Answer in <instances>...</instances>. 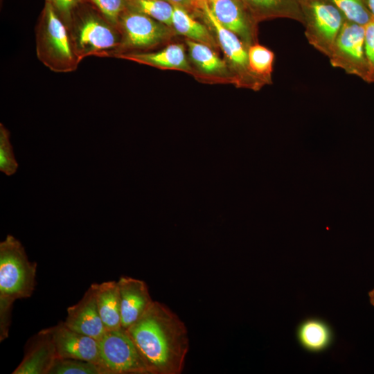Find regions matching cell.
<instances>
[{
  "mask_svg": "<svg viewBox=\"0 0 374 374\" xmlns=\"http://www.w3.org/2000/svg\"><path fill=\"white\" fill-rule=\"evenodd\" d=\"M110 22L118 26L121 14L127 8L126 0H89Z\"/></svg>",
  "mask_w": 374,
  "mask_h": 374,
  "instance_id": "cell-26",
  "label": "cell"
},
{
  "mask_svg": "<svg viewBox=\"0 0 374 374\" xmlns=\"http://www.w3.org/2000/svg\"><path fill=\"white\" fill-rule=\"evenodd\" d=\"M48 329L55 342L57 358L89 361L100 366L98 340L71 329L64 321Z\"/></svg>",
  "mask_w": 374,
  "mask_h": 374,
  "instance_id": "cell-12",
  "label": "cell"
},
{
  "mask_svg": "<svg viewBox=\"0 0 374 374\" xmlns=\"http://www.w3.org/2000/svg\"><path fill=\"white\" fill-rule=\"evenodd\" d=\"M334 4L352 22L365 26L372 19L366 0H327Z\"/></svg>",
  "mask_w": 374,
  "mask_h": 374,
  "instance_id": "cell-23",
  "label": "cell"
},
{
  "mask_svg": "<svg viewBox=\"0 0 374 374\" xmlns=\"http://www.w3.org/2000/svg\"><path fill=\"white\" fill-rule=\"evenodd\" d=\"M35 45L38 60L53 72L74 71L81 62L74 51L66 25L51 1H46L37 26Z\"/></svg>",
  "mask_w": 374,
  "mask_h": 374,
  "instance_id": "cell-3",
  "label": "cell"
},
{
  "mask_svg": "<svg viewBox=\"0 0 374 374\" xmlns=\"http://www.w3.org/2000/svg\"><path fill=\"white\" fill-rule=\"evenodd\" d=\"M142 355L150 374H180L189 348L187 328L165 304L152 303L126 330Z\"/></svg>",
  "mask_w": 374,
  "mask_h": 374,
  "instance_id": "cell-1",
  "label": "cell"
},
{
  "mask_svg": "<svg viewBox=\"0 0 374 374\" xmlns=\"http://www.w3.org/2000/svg\"><path fill=\"white\" fill-rule=\"evenodd\" d=\"M217 20L249 48L258 42V24L243 0H208Z\"/></svg>",
  "mask_w": 374,
  "mask_h": 374,
  "instance_id": "cell-11",
  "label": "cell"
},
{
  "mask_svg": "<svg viewBox=\"0 0 374 374\" xmlns=\"http://www.w3.org/2000/svg\"><path fill=\"white\" fill-rule=\"evenodd\" d=\"M365 27V55L368 68L369 83L374 82V18Z\"/></svg>",
  "mask_w": 374,
  "mask_h": 374,
  "instance_id": "cell-27",
  "label": "cell"
},
{
  "mask_svg": "<svg viewBox=\"0 0 374 374\" xmlns=\"http://www.w3.org/2000/svg\"><path fill=\"white\" fill-rule=\"evenodd\" d=\"M274 52L260 44L248 48L249 66L252 74L265 86L272 83Z\"/></svg>",
  "mask_w": 374,
  "mask_h": 374,
  "instance_id": "cell-21",
  "label": "cell"
},
{
  "mask_svg": "<svg viewBox=\"0 0 374 374\" xmlns=\"http://www.w3.org/2000/svg\"><path fill=\"white\" fill-rule=\"evenodd\" d=\"M185 44L195 78L202 82L235 85L231 70L215 49L188 39H185Z\"/></svg>",
  "mask_w": 374,
  "mask_h": 374,
  "instance_id": "cell-10",
  "label": "cell"
},
{
  "mask_svg": "<svg viewBox=\"0 0 374 374\" xmlns=\"http://www.w3.org/2000/svg\"><path fill=\"white\" fill-rule=\"evenodd\" d=\"M98 342L103 374H150L142 355L125 329L106 330Z\"/></svg>",
  "mask_w": 374,
  "mask_h": 374,
  "instance_id": "cell-7",
  "label": "cell"
},
{
  "mask_svg": "<svg viewBox=\"0 0 374 374\" xmlns=\"http://www.w3.org/2000/svg\"><path fill=\"white\" fill-rule=\"evenodd\" d=\"M57 358L52 334L45 328L28 340L24 358L12 373L48 374Z\"/></svg>",
  "mask_w": 374,
  "mask_h": 374,
  "instance_id": "cell-14",
  "label": "cell"
},
{
  "mask_svg": "<svg viewBox=\"0 0 374 374\" xmlns=\"http://www.w3.org/2000/svg\"><path fill=\"white\" fill-rule=\"evenodd\" d=\"M367 7L374 18V0H366Z\"/></svg>",
  "mask_w": 374,
  "mask_h": 374,
  "instance_id": "cell-30",
  "label": "cell"
},
{
  "mask_svg": "<svg viewBox=\"0 0 374 374\" xmlns=\"http://www.w3.org/2000/svg\"><path fill=\"white\" fill-rule=\"evenodd\" d=\"M364 39L365 27L346 19L328 58L332 66L368 82Z\"/></svg>",
  "mask_w": 374,
  "mask_h": 374,
  "instance_id": "cell-9",
  "label": "cell"
},
{
  "mask_svg": "<svg viewBox=\"0 0 374 374\" xmlns=\"http://www.w3.org/2000/svg\"><path fill=\"white\" fill-rule=\"evenodd\" d=\"M66 26L74 51L81 61L89 56L116 55L121 43L120 30L102 14L91 10L71 13Z\"/></svg>",
  "mask_w": 374,
  "mask_h": 374,
  "instance_id": "cell-4",
  "label": "cell"
},
{
  "mask_svg": "<svg viewBox=\"0 0 374 374\" xmlns=\"http://www.w3.org/2000/svg\"><path fill=\"white\" fill-rule=\"evenodd\" d=\"M172 4L179 6L193 16H201V6L203 0H164Z\"/></svg>",
  "mask_w": 374,
  "mask_h": 374,
  "instance_id": "cell-29",
  "label": "cell"
},
{
  "mask_svg": "<svg viewBox=\"0 0 374 374\" xmlns=\"http://www.w3.org/2000/svg\"><path fill=\"white\" fill-rule=\"evenodd\" d=\"M206 1H208V0H206Z\"/></svg>",
  "mask_w": 374,
  "mask_h": 374,
  "instance_id": "cell-33",
  "label": "cell"
},
{
  "mask_svg": "<svg viewBox=\"0 0 374 374\" xmlns=\"http://www.w3.org/2000/svg\"><path fill=\"white\" fill-rule=\"evenodd\" d=\"M96 286L97 305L106 330L122 328L118 281H105Z\"/></svg>",
  "mask_w": 374,
  "mask_h": 374,
  "instance_id": "cell-20",
  "label": "cell"
},
{
  "mask_svg": "<svg viewBox=\"0 0 374 374\" xmlns=\"http://www.w3.org/2000/svg\"><path fill=\"white\" fill-rule=\"evenodd\" d=\"M185 47L183 44L172 43L157 51L125 53L116 58L163 70L179 71L193 75V70Z\"/></svg>",
  "mask_w": 374,
  "mask_h": 374,
  "instance_id": "cell-16",
  "label": "cell"
},
{
  "mask_svg": "<svg viewBox=\"0 0 374 374\" xmlns=\"http://www.w3.org/2000/svg\"><path fill=\"white\" fill-rule=\"evenodd\" d=\"M65 325L78 332L99 340L106 332L97 302L96 286L93 283L82 298L67 308Z\"/></svg>",
  "mask_w": 374,
  "mask_h": 374,
  "instance_id": "cell-13",
  "label": "cell"
},
{
  "mask_svg": "<svg viewBox=\"0 0 374 374\" xmlns=\"http://www.w3.org/2000/svg\"><path fill=\"white\" fill-rule=\"evenodd\" d=\"M301 3L309 44L328 57L346 19L327 0H301Z\"/></svg>",
  "mask_w": 374,
  "mask_h": 374,
  "instance_id": "cell-6",
  "label": "cell"
},
{
  "mask_svg": "<svg viewBox=\"0 0 374 374\" xmlns=\"http://www.w3.org/2000/svg\"><path fill=\"white\" fill-rule=\"evenodd\" d=\"M121 310V327L125 330L136 322L154 301L148 287L142 280L121 276L118 281Z\"/></svg>",
  "mask_w": 374,
  "mask_h": 374,
  "instance_id": "cell-15",
  "label": "cell"
},
{
  "mask_svg": "<svg viewBox=\"0 0 374 374\" xmlns=\"http://www.w3.org/2000/svg\"><path fill=\"white\" fill-rule=\"evenodd\" d=\"M258 22L287 18L303 24L301 0H243Z\"/></svg>",
  "mask_w": 374,
  "mask_h": 374,
  "instance_id": "cell-18",
  "label": "cell"
},
{
  "mask_svg": "<svg viewBox=\"0 0 374 374\" xmlns=\"http://www.w3.org/2000/svg\"><path fill=\"white\" fill-rule=\"evenodd\" d=\"M18 163L15 159L13 148L10 141V132L0 124V171L7 176L15 174Z\"/></svg>",
  "mask_w": 374,
  "mask_h": 374,
  "instance_id": "cell-25",
  "label": "cell"
},
{
  "mask_svg": "<svg viewBox=\"0 0 374 374\" xmlns=\"http://www.w3.org/2000/svg\"><path fill=\"white\" fill-rule=\"evenodd\" d=\"M296 338L307 352L320 353L328 350L335 341V332L324 319L311 317L302 320L296 328Z\"/></svg>",
  "mask_w": 374,
  "mask_h": 374,
  "instance_id": "cell-17",
  "label": "cell"
},
{
  "mask_svg": "<svg viewBox=\"0 0 374 374\" xmlns=\"http://www.w3.org/2000/svg\"><path fill=\"white\" fill-rule=\"evenodd\" d=\"M83 0H53L51 3L66 25L73 10Z\"/></svg>",
  "mask_w": 374,
  "mask_h": 374,
  "instance_id": "cell-28",
  "label": "cell"
},
{
  "mask_svg": "<svg viewBox=\"0 0 374 374\" xmlns=\"http://www.w3.org/2000/svg\"><path fill=\"white\" fill-rule=\"evenodd\" d=\"M127 8L172 27L174 6L164 0H126Z\"/></svg>",
  "mask_w": 374,
  "mask_h": 374,
  "instance_id": "cell-22",
  "label": "cell"
},
{
  "mask_svg": "<svg viewBox=\"0 0 374 374\" xmlns=\"http://www.w3.org/2000/svg\"><path fill=\"white\" fill-rule=\"evenodd\" d=\"M48 374H103L93 362L77 359L57 358Z\"/></svg>",
  "mask_w": 374,
  "mask_h": 374,
  "instance_id": "cell-24",
  "label": "cell"
},
{
  "mask_svg": "<svg viewBox=\"0 0 374 374\" xmlns=\"http://www.w3.org/2000/svg\"><path fill=\"white\" fill-rule=\"evenodd\" d=\"M37 263L30 262L21 243L11 235L0 243V328H10L11 310L17 299L32 296Z\"/></svg>",
  "mask_w": 374,
  "mask_h": 374,
  "instance_id": "cell-2",
  "label": "cell"
},
{
  "mask_svg": "<svg viewBox=\"0 0 374 374\" xmlns=\"http://www.w3.org/2000/svg\"><path fill=\"white\" fill-rule=\"evenodd\" d=\"M46 1L52 2L53 0H46Z\"/></svg>",
  "mask_w": 374,
  "mask_h": 374,
  "instance_id": "cell-32",
  "label": "cell"
},
{
  "mask_svg": "<svg viewBox=\"0 0 374 374\" xmlns=\"http://www.w3.org/2000/svg\"><path fill=\"white\" fill-rule=\"evenodd\" d=\"M368 295L371 305L374 307V288L368 292Z\"/></svg>",
  "mask_w": 374,
  "mask_h": 374,
  "instance_id": "cell-31",
  "label": "cell"
},
{
  "mask_svg": "<svg viewBox=\"0 0 374 374\" xmlns=\"http://www.w3.org/2000/svg\"><path fill=\"white\" fill-rule=\"evenodd\" d=\"M201 17L216 37L224 60L234 75L235 86L254 91L260 89L264 85L252 74L249 66L248 47L235 33L217 20L206 0H203Z\"/></svg>",
  "mask_w": 374,
  "mask_h": 374,
  "instance_id": "cell-8",
  "label": "cell"
},
{
  "mask_svg": "<svg viewBox=\"0 0 374 374\" xmlns=\"http://www.w3.org/2000/svg\"><path fill=\"white\" fill-rule=\"evenodd\" d=\"M118 27L121 43L115 58L121 54L148 52L177 35L172 27L128 8L121 14Z\"/></svg>",
  "mask_w": 374,
  "mask_h": 374,
  "instance_id": "cell-5",
  "label": "cell"
},
{
  "mask_svg": "<svg viewBox=\"0 0 374 374\" xmlns=\"http://www.w3.org/2000/svg\"><path fill=\"white\" fill-rule=\"evenodd\" d=\"M172 28L177 35L186 39L199 42L216 51L219 45L211 28L205 23L203 24L185 9L174 6L172 17Z\"/></svg>",
  "mask_w": 374,
  "mask_h": 374,
  "instance_id": "cell-19",
  "label": "cell"
}]
</instances>
